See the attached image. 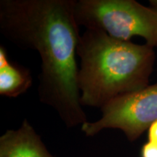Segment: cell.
<instances>
[{
    "mask_svg": "<svg viewBox=\"0 0 157 157\" xmlns=\"http://www.w3.org/2000/svg\"><path fill=\"white\" fill-rule=\"evenodd\" d=\"M76 0H1L0 31L41 58L37 93L67 127L87 122L80 101L76 50L81 34Z\"/></svg>",
    "mask_w": 157,
    "mask_h": 157,
    "instance_id": "obj_1",
    "label": "cell"
},
{
    "mask_svg": "<svg viewBox=\"0 0 157 157\" xmlns=\"http://www.w3.org/2000/svg\"><path fill=\"white\" fill-rule=\"evenodd\" d=\"M80 58L78 86L82 106L101 109L111 100L149 85L154 48L121 41L86 29L76 50Z\"/></svg>",
    "mask_w": 157,
    "mask_h": 157,
    "instance_id": "obj_2",
    "label": "cell"
},
{
    "mask_svg": "<svg viewBox=\"0 0 157 157\" xmlns=\"http://www.w3.org/2000/svg\"><path fill=\"white\" fill-rule=\"evenodd\" d=\"M146 7L135 0H76L75 16L79 26L97 30L121 41L142 37L157 48V1Z\"/></svg>",
    "mask_w": 157,
    "mask_h": 157,
    "instance_id": "obj_3",
    "label": "cell"
},
{
    "mask_svg": "<svg viewBox=\"0 0 157 157\" xmlns=\"http://www.w3.org/2000/svg\"><path fill=\"white\" fill-rule=\"evenodd\" d=\"M102 117L84 123L82 131L93 137L105 129H118L131 142L157 121V83L111 100L101 108Z\"/></svg>",
    "mask_w": 157,
    "mask_h": 157,
    "instance_id": "obj_4",
    "label": "cell"
},
{
    "mask_svg": "<svg viewBox=\"0 0 157 157\" xmlns=\"http://www.w3.org/2000/svg\"><path fill=\"white\" fill-rule=\"evenodd\" d=\"M0 157H53L27 119L0 137Z\"/></svg>",
    "mask_w": 157,
    "mask_h": 157,
    "instance_id": "obj_5",
    "label": "cell"
},
{
    "mask_svg": "<svg viewBox=\"0 0 157 157\" xmlns=\"http://www.w3.org/2000/svg\"><path fill=\"white\" fill-rule=\"evenodd\" d=\"M29 70L11 62L3 46H0V95L17 98L25 93L32 85Z\"/></svg>",
    "mask_w": 157,
    "mask_h": 157,
    "instance_id": "obj_6",
    "label": "cell"
},
{
    "mask_svg": "<svg viewBox=\"0 0 157 157\" xmlns=\"http://www.w3.org/2000/svg\"><path fill=\"white\" fill-rule=\"evenodd\" d=\"M140 157H157V143L147 141L141 148Z\"/></svg>",
    "mask_w": 157,
    "mask_h": 157,
    "instance_id": "obj_7",
    "label": "cell"
},
{
    "mask_svg": "<svg viewBox=\"0 0 157 157\" xmlns=\"http://www.w3.org/2000/svg\"><path fill=\"white\" fill-rule=\"evenodd\" d=\"M148 140L157 143V121H154L148 129Z\"/></svg>",
    "mask_w": 157,
    "mask_h": 157,
    "instance_id": "obj_8",
    "label": "cell"
}]
</instances>
